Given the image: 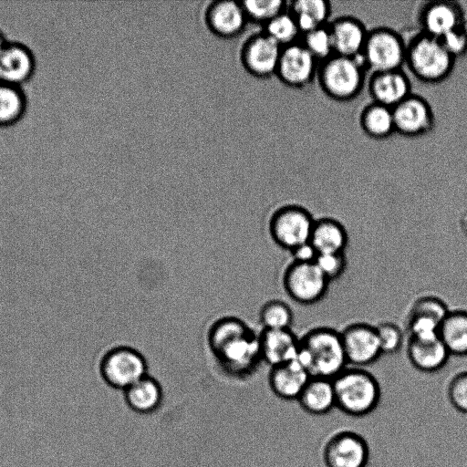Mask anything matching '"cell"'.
<instances>
[{"instance_id":"obj_1","label":"cell","mask_w":467,"mask_h":467,"mask_svg":"<svg viewBox=\"0 0 467 467\" xmlns=\"http://www.w3.org/2000/svg\"><path fill=\"white\" fill-rule=\"evenodd\" d=\"M207 344L223 371L234 378L249 376L263 361L259 334L236 317H223L213 323Z\"/></svg>"},{"instance_id":"obj_2","label":"cell","mask_w":467,"mask_h":467,"mask_svg":"<svg viewBox=\"0 0 467 467\" xmlns=\"http://www.w3.org/2000/svg\"><path fill=\"white\" fill-rule=\"evenodd\" d=\"M296 361L310 377L334 379L348 367L340 331L328 327L309 329L299 338Z\"/></svg>"},{"instance_id":"obj_3","label":"cell","mask_w":467,"mask_h":467,"mask_svg":"<svg viewBox=\"0 0 467 467\" xmlns=\"http://www.w3.org/2000/svg\"><path fill=\"white\" fill-rule=\"evenodd\" d=\"M333 380L336 408L352 417L371 413L381 398L376 377L364 368L347 367Z\"/></svg>"},{"instance_id":"obj_4","label":"cell","mask_w":467,"mask_h":467,"mask_svg":"<svg viewBox=\"0 0 467 467\" xmlns=\"http://www.w3.org/2000/svg\"><path fill=\"white\" fill-rule=\"evenodd\" d=\"M367 69L360 57L333 55L318 65L317 78L322 91L337 101H348L362 91Z\"/></svg>"},{"instance_id":"obj_5","label":"cell","mask_w":467,"mask_h":467,"mask_svg":"<svg viewBox=\"0 0 467 467\" xmlns=\"http://www.w3.org/2000/svg\"><path fill=\"white\" fill-rule=\"evenodd\" d=\"M454 59L440 39L422 32L407 41L405 66L421 82L443 81L452 71Z\"/></svg>"},{"instance_id":"obj_6","label":"cell","mask_w":467,"mask_h":467,"mask_svg":"<svg viewBox=\"0 0 467 467\" xmlns=\"http://www.w3.org/2000/svg\"><path fill=\"white\" fill-rule=\"evenodd\" d=\"M406 48L407 41L399 32L378 26L368 30L360 58L370 74L402 69Z\"/></svg>"},{"instance_id":"obj_7","label":"cell","mask_w":467,"mask_h":467,"mask_svg":"<svg viewBox=\"0 0 467 467\" xmlns=\"http://www.w3.org/2000/svg\"><path fill=\"white\" fill-rule=\"evenodd\" d=\"M99 371L109 387L124 391L148 375V364L139 350L120 345L104 353L99 360Z\"/></svg>"},{"instance_id":"obj_8","label":"cell","mask_w":467,"mask_h":467,"mask_svg":"<svg viewBox=\"0 0 467 467\" xmlns=\"http://www.w3.org/2000/svg\"><path fill=\"white\" fill-rule=\"evenodd\" d=\"M314 223L315 219L306 208L290 203L274 211L268 222V230L279 247L291 252L309 242Z\"/></svg>"},{"instance_id":"obj_9","label":"cell","mask_w":467,"mask_h":467,"mask_svg":"<svg viewBox=\"0 0 467 467\" xmlns=\"http://www.w3.org/2000/svg\"><path fill=\"white\" fill-rule=\"evenodd\" d=\"M282 283L286 295L301 305H314L321 301L330 284L315 262L296 261L285 269Z\"/></svg>"},{"instance_id":"obj_10","label":"cell","mask_w":467,"mask_h":467,"mask_svg":"<svg viewBox=\"0 0 467 467\" xmlns=\"http://www.w3.org/2000/svg\"><path fill=\"white\" fill-rule=\"evenodd\" d=\"M282 48L261 29L244 37L239 47L238 59L249 75L268 78L275 76Z\"/></svg>"},{"instance_id":"obj_11","label":"cell","mask_w":467,"mask_h":467,"mask_svg":"<svg viewBox=\"0 0 467 467\" xmlns=\"http://www.w3.org/2000/svg\"><path fill=\"white\" fill-rule=\"evenodd\" d=\"M322 457L326 467H366L369 446L361 434L352 430H338L325 441Z\"/></svg>"},{"instance_id":"obj_12","label":"cell","mask_w":467,"mask_h":467,"mask_svg":"<svg viewBox=\"0 0 467 467\" xmlns=\"http://www.w3.org/2000/svg\"><path fill=\"white\" fill-rule=\"evenodd\" d=\"M318 65L303 44L296 42L282 48L275 76L289 88H304L317 78Z\"/></svg>"},{"instance_id":"obj_13","label":"cell","mask_w":467,"mask_h":467,"mask_svg":"<svg viewBox=\"0 0 467 467\" xmlns=\"http://www.w3.org/2000/svg\"><path fill=\"white\" fill-rule=\"evenodd\" d=\"M340 335L348 364L351 367L365 368L382 355L375 326L351 323Z\"/></svg>"},{"instance_id":"obj_14","label":"cell","mask_w":467,"mask_h":467,"mask_svg":"<svg viewBox=\"0 0 467 467\" xmlns=\"http://www.w3.org/2000/svg\"><path fill=\"white\" fill-rule=\"evenodd\" d=\"M203 23L209 32L222 39L239 36L249 21L242 1L214 0L203 9Z\"/></svg>"},{"instance_id":"obj_15","label":"cell","mask_w":467,"mask_h":467,"mask_svg":"<svg viewBox=\"0 0 467 467\" xmlns=\"http://www.w3.org/2000/svg\"><path fill=\"white\" fill-rule=\"evenodd\" d=\"M395 132L406 137H418L431 132L435 116L430 103L421 96L411 93L392 108Z\"/></svg>"},{"instance_id":"obj_16","label":"cell","mask_w":467,"mask_h":467,"mask_svg":"<svg viewBox=\"0 0 467 467\" xmlns=\"http://www.w3.org/2000/svg\"><path fill=\"white\" fill-rule=\"evenodd\" d=\"M368 89L372 101L391 109L412 93L410 78L402 69L370 74Z\"/></svg>"},{"instance_id":"obj_17","label":"cell","mask_w":467,"mask_h":467,"mask_svg":"<svg viewBox=\"0 0 467 467\" xmlns=\"http://www.w3.org/2000/svg\"><path fill=\"white\" fill-rule=\"evenodd\" d=\"M334 55L360 57L368 30L361 20L355 16H342L328 23Z\"/></svg>"},{"instance_id":"obj_18","label":"cell","mask_w":467,"mask_h":467,"mask_svg":"<svg viewBox=\"0 0 467 467\" xmlns=\"http://www.w3.org/2000/svg\"><path fill=\"white\" fill-rule=\"evenodd\" d=\"M36 70V59L25 44L8 41L0 53V81L22 86Z\"/></svg>"},{"instance_id":"obj_19","label":"cell","mask_w":467,"mask_h":467,"mask_svg":"<svg viewBox=\"0 0 467 467\" xmlns=\"http://www.w3.org/2000/svg\"><path fill=\"white\" fill-rule=\"evenodd\" d=\"M420 32L441 38L450 31L462 26L460 7L450 1H431L421 6L419 13Z\"/></svg>"},{"instance_id":"obj_20","label":"cell","mask_w":467,"mask_h":467,"mask_svg":"<svg viewBox=\"0 0 467 467\" xmlns=\"http://www.w3.org/2000/svg\"><path fill=\"white\" fill-rule=\"evenodd\" d=\"M406 352L411 366L424 373L441 370L451 357L439 337L428 339L408 337Z\"/></svg>"},{"instance_id":"obj_21","label":"cell","mask_w":467,"mask_h":467,"mask_svg":"<svg viewBox=\"0 0 467 467\" xmlns=\"http://www.w3.org/2000/svg\"><path fill=\"white\" fill-rule=\"evenodd\" d=\"M259 342L262 359L271 368L296 358L299 337L292 329H263L259 333Z\"/></svg>"},{"instance_id":"obj_22","label":"cell","mask_w":467,"mask_h":467,"mask_svg":"<svg viewBox=\"0 0 467 467\" xmlns=\"http://www.w3.org/2000/svg\"><path fill=\"white\" fill-rule=\"evenodd\" d=\"M309 373L296 360L272 367L268 384L272 392L284 400H297L310 379Z\"/></svg>"},{"instance_id":"obj_23","label":"cell","mask_w":467,"mask_h":467,"mask_svg":"<svg viewBox=\"0 0 467 467\" xmlns=\"http://www.w3.org/2000/svg\"><path fill=\"white\" fill-rule=\"evenodd\" d=\"M122 392L125 404L138 414L147 415L155 412L163 400L161 383L149 374Z\"/></svg>"},{"instance_id":"obj_24","label":"cell","mask_w":467,"mask_h":467,"mask_svg":"<svg viewBox=\"0 0 467 467\" xmlns=\"http://www.w3.org/2000/svg\"><path fill=\"white\" fill-rule=\"evenodd\" d=\"M309 242L318 254L345 253L348 234L338 220L322 217L315 220Z\"/></svg>"},{"instance_id":"obj_25","label":"cell","mask_w":467,"mask_h":467,"mask_svg":"<svg viewBox=\"0 0 467 467\" xmlns=\"http://www.w3.org/2000/svg\"><path fill=\"white\" fill-rule=\"evenodd\" d=\"M297 401L306 412L312 415H324L336 408L333 380L311 377Z\"/></svg>"},{"instance_id":"obj_26","label":"cell","mask_w":467,"mask_h":467,"mask_svg":"<svg viewBox=\"0 0 467 467\" xmlns=\"http://www.w3.org/2000/svg\"><path fill=\"white\" fill-rule=\"evenodd\" d=\"M287 10L294 16L302 36L329 23L331 4L326 0H296L287 4Z\"/></svg>"},{"instance_id":"obj_27","label":"cell","mask_w":467,"mask_h":467,"mask_svg":"<svg viewBox=\"0 0 467 467\" xmlns=\"http://www.w3.org/2000/svg\"><path fill=\"white\" fill-rule=\"evenodd\" d=\"M439 337L451 356H467V310L450 309L441 323Z\"/></svg>"},{"instance_id":"obj_28","label":"cell","mask_w":467,"mask_h":467,"mask_svg":"<svg viewBox=\"0 0 467 467\" xmlns=\"http://www.w3.org/2000/svg\"><path fill=\"white\" fill-rule=\"evenodd\" d=\"M358 122L363 132L375 140H383L395 132L392 109L372 101L360 111Z\"/></svg>"},{"instance_id":"obj_29","label":"cell","mask_w":467,"mask_h":467,"mask_svg":"<svg viewBox=\"0 0 467 467\" xmlns=\"http://www.w3.org/2000/svg\"><path fill=\"white\" fill-rule=\"evenodd\" d=\"M26 108L27 99L22 87L0 81V127L17 123Z\"/></svg>"},{"instance_id":"obj_30","label":"cell","mask_w":467,"mask_h":467,"mask_svg":"<svg viewBox=\"0 0 467 467\" xmlns=\"http://www.w3.org/2000/svg\"><path fill=\"white\" fill-rule=\"evenodd\" d=\"M262 30L282 47L298 42L301 36L294 16L287 9L266 23Z\"/></svg>"},{"instance_id":"obj_31","label":"cell","mask_w":467,"mask_h":467,"mask_svg":"<svg viewBox=\"0 0 467 467\" xmlns=\"http://www.w3.org/2000/svg\"><path fill=\"white\" fill-rule=\"evenodd\" d=\"M259 321L263 329H291L294 313L285 302L272 299L262 306L259 312Z\"/></svg>"},{"instance_id":"obj_32","label":"cell","mask_w":467,"mask_h":467,"mask_svg":"<svg viewBox=\"0 0 467 467\" xmlns=\"http://www.w3.org/2000/svg\"><path fill=\"white\" fill-rule=\"evenodd\" d=\"M249 23L262 27L275 16L287 9V2L283 0L242 1Z\"/></svg>"},{"instance_id":"obj_33","label":"cell","mask_w":467,"mask_h":467,"mask_svg":"<svg viewBox=\"0 0 467 467\" xmlns=\"http://www.w3.org/2000/svg\"><path fill=\"white\" fill-rule=\"evenodd\" d=\"M327 25L302 35L303 40L301 43L318 63L334 55L332 38Z\"/></svg>"},{"instance_id":"obj_34","label":"cell","mask_w":467,"mask_h":467,"mask_svg":"<svg viewBox=\"0 0 467 467\" xmlns=\"http://www.w3.org/2000/svg\"><path fill=\"white\" fill-rule=\"evenodd\" d=\"M375 327L382 355L395 354L402 348L404 334L397 324L384 321L376 325Z\"/></svg>"},{"instance_id":"obj_35","label":"cell","mask_w":467,"mask_h":467,"mask_svg":"<svg viewBox=\"0 0 467 467\" xmlns=\"http://www.w3.org/2000/svg\"><path fill=\"white\" fill-rule=\"evenodd\" d=\"M449 311L447 304L440 297L423 296L412 303L408 314L427 316L441 323Z\"/></svg>"},{"instance_id":"obj_36","label":"cell","mask_w":467,"mask_h":467,"mask_svg":"<svg viewBox=\"0 0 467 467\" xmlns=\"http://www.w3.org/2000/svg\"><path fill=\"white\" fill-rule=\"evenodd\" d=\"M315 264L331 283L340 278L348 266V259L345 253L318 254Z\"/></svg>"},{"instance_id":"obj_37","label":"cell","mask_w":467,"mask_h":467,"mask_svg":"<svg viewBox=\"0 0 467 467\" xmlns=\"http://www.w3.org/2000/svg\"><path fill=\"white\" fill-rule=\"evenodd\" d=\"M447 397L458 411L467 413V370L455 374L447 387Z\"/></svg>"},{"instance_id":"obj_38","label":"cell","mask_w":467,"mask_h":467,"mask_svg":"<svg viewBox=\"0 0 467 467\" xmlns=\"http://www.w3.org/2000/svg\"><path fill=\"white\" fill-rule=\"evenodd\" d=\"M439 39L453 58L467 50V33L462 26L450 31Z\"/></svg>"},{"instance_id":"obj_39","label":"cell","mask_w":467,"mask_h":467,"mask_svg":"<svg viewBox=\"0 0 467 467\" xmlns=\"http://www.w3.org/2000/svg\"><path fill=\"white\" fill-rule=\"evenodd\" d=\"M290 253L293 261L301 263H314L318 255L310 242L295 248Z\"/></svg>"},{"instance_id":"obj_40","label":"cell","mask_w":467,"mask_h":467,"mask_svg":"<svg viewBox=\"0 0 467 467\" xmlns=\"http://www.w3.org/2000/svg\"><path fill=\"white\" fill-rule=\"evenodd\" d=\"M8 43V40L5 39V35L0 31V53L4 49V47Z\"/></svg>"}]
</instances>
